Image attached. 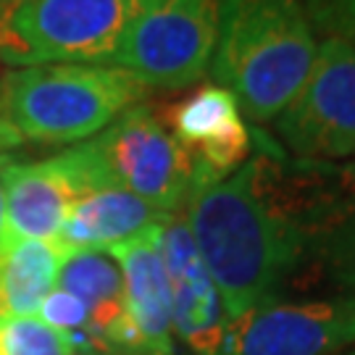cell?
Instances as JSON below:
<instances>
[{
	"mask_svg": "<svg viewBox=\"0 0 355 355\" xmlns=\"http://www.w3.org/2000/svg\"><path fill=\"white\" fill-rule=\"evenodd\" d=\"M184 218L229 324L316 287L313 245L284 198L271 153L190 195Z\"/></svg>",
	"mask_w": 355,
	"mask_h": 355,
	"instance_id": "1",
	"label": "cell"
},
{
	"mask_svg": "<svg viewBox=\"0 0 355 355\" xmlns=\"http://www.w3.org/2000/svg\"><path fill=\"white\" fill-rule=\"evenodd\" d=\"M313 24L297 0H218L211 76L242 119L271 124L295 101L316 58Z\"/></svg>",
	"mask_w": 355,
	"mask_h": 355,
	"instance_id": "2",
	"label": "cell"
},
{
	"mask_svg": "<svg viewBox=\"0 0 355 355\" xmlns=\"http://www.w3.org/2000/svg\"><path fill=\"white\" fill-rule=\"evenodd\" d=\"M145 95V85L114 66H26L0 85V121L19 140L79 145L111 127Z\"/></svg>",
	"mask_w": 355,
	"mask_h": 355,
	"instance_id": "3",
	"label": "cell"
},
{
	"mask_svg": "<svg viewBox=\"0 0 355 355\" xmlns=\"http://www.w3.org/2000/svg\"><path fill=\"white\" fill-rule=\"evenodd\" d=\"M142 0H13L0 58L13 66L101 64L114 55Z\"/></svg>",
	"mask_w": 355,
	"mask_h": 355,
	"instance_id": "4",
	"label": "cell"
},
{
	"mask_svg": "<svg viewBox=\"0 0 355 355\" xmlns=\"http://www.w3.org/2000/svg\"><path fill=\"white\" fill-rule=\"evenodd\" d=\"M85 150L101 190H127L168 216L190 200V153L148 103L132 105L111 127L85 140Z\"/></svg>",
	"mask_w": 355,
	"mask_h": 355,
	"instance_id": "5",
	"label": "cell"
},
{
	"mask_svg": "<svg viewBox=\"0 0 355 355\" xmlns=\"http://www.w3.org/2000/svg\"><path fill=\"white\" fill-rule=\"evenodd\" d=\"M216 35L218 0H142L105 66L148 89H184L208 74Z\"/></svg>",
	"mask_w": 355,
	"mask_h": 355,
	"instance_id": "6",
	"label": "cell"
},
{
	"mask_svg": "<svg viewBox=\"0 0 355 355\" xmlns=\"http://www.w3.org/2000/svg\"><path fill=\"white\" fill-rule=\"evenodd\" d=\"M274 129L297 161L355 158V42L327 37L318 45L311 74Z\"/></svg>",
	"mask_w": 355,
	"mask_h": 355,
	"instance_id": "7",
	"label": "cell"
},
{
	"mask_svg": "<svg viewBox=\"0 0 355 355\" xmlns=\"http://www.w3.org/2000/svg\"><path fill=\"white\" fill-rule=\"evenodd\" d=\"M355 347V292L284 300L232 321L218 355H343Z\"/></svg>",
	"mask_w": 355,
	"mask_h": 355,
	"instance_id": "8",
	"label": "cell"
},
{
	"mask_svg": "<svg viewBox=\"0 0 355 355\" xmlns=\"http://www.w3.org/2000/svg\"><path fill=\"white\" fill-rule=\"evenodd\" d=\"M166 127L190 153V195L218 184L250 161L253 135L229 89L205 85L166 108Z\"/></svg>",
	"mask_w": 355,
	"mask_h": 355,
	"instance_id": "9",
	"label": "cell"
},
{
	"mask_svg": "<svg viewBox=\"0 0 355 355\" xmlns=\"http://www.w3.org/2000/svg\"><path fill=\"white\" fill-rule=\"evenodd\" d=\"M153 234L171 287L174 337H179L192 355H218L229 318L214 277L192 240L187 218L182 214L168 216Z\"/></svg>",
	"mask_w": 355,
	"mask_h": 355,
	"instance_id": "10",
	"label": "cell"
},
{
	"mask_svg": "<svg viewBox=\"0 0 355 355\" xmlns=\"http://www.w3.org/2000/svg\"><path fill=\"white\" fill-rule=\"evenodd\" d=\"M3 187L11 240L55 242L82 198L58 155L37 164H19L11 158L3 168Z\"/></svg>",
	"mask_w": 355,
	"mask_h": 355,
	"instance_id": "11",
	"label": "cell"
},
{
	"mask_svg": "<svg viewBox=\"0 0 355 355\" xmlns=\"http://www.w3.org/2000/svg\"><path fill=\"white\" fill-rule=\"evenodd\" d=\"M153 232L155 229L124 245H116L108 253L121 268L129 318L140 331L148 355H177L171 287Z\"/></svg>",
	"mask_w": 355,
	"mask_h": 355,
	"instance_id": "12",
	"label": "cell"
},
{
	"mask_svg": "<svg viewBox=\"0 0 355 355\" xmlns=\"http://www.w3.org/2000/svg\"><path fill=\"white\" fill-rule=\"evenodd\" d=\"M174 216V214H171ZM168 214L155 211L137 195L105 187L79 198L55 245L61 250H111L116 245L148 234Z\"/></svg>",
	"mask_w": 355,
	"mask_h": 355,
	"instance_id": "13",
	"label": "cell"
},
{
	"mask_svg": "<svg viewBox=\"0 0 355 355\" xmlns=\"http://www.w3.org/2000/svg\"><path fill=\"white\" fill-rule=\"evenodd\" d=\"M58 290L79 297L89 313L87 334L98 355H105V340L129 318L124 277L108 250H66L58 268Z\"/></svg>",
	"mask_w": 355,
	"mask_h": 355,
	"instance_id": "14",
	"label": "cell"
},
{
	"mask_svg": "<svg viewBox=\"0 0 355 355\" xmlns=\"http://www.w3.org/2000/svg\"><path fill=\"white\" fill-rule=\"evenodd\" d=\"M61 258L55 242L13 240L0 255V318L35 316L55 287Z\"/></svg>",
	"mask_w": 355,
	"mask_h": 355,
	"instance_id": "15",
	"label": "cell"
},
{
	"mask_svg": "<svg viewBox=\"0 0 355 355\" xmlns=\"http://www.w3.org/2000/svg\"><path fill=\"white\" fill-rule=\"evenodd\" d=\"M0 355H79L71 334L40 316L0 318Z\"/></svg>",
	"mask_w": 355,
	"mask_h": 355,
	"instance_id": "16",
	"label": "cell"
},
{
	"mask_svg": "<svg viewBox=\"0 0 355 355\" xmlns=\"http://www.w3.org/2000/svg\"><path fill=\"white\" fill-rule=\"evenodd\" d=\"M313 29L355 42V0H297Z\"/></svg>",
	"mask_w": 355,
	"mask_h": 355,
	"instance_id": "17",
	"label": "cell"
},
{
	"mask_svg": "<svg viewBox=\"0 0 355 355\" xmlns=\"http://www.w3.org/2000/svg\"><path fill=\"white\" fill-rule=\"evenodd\" d=\"M37 313L45 324H51L53 329L66 331V334L87 331L89 327V313L87 308H85V303L66 290H53L42 300Z\"/></svg>",
	"mask_w": 355,
	"mask_h": 355,
	"instance_id": "18",
	"label": "cell"
},
{
	"mask_svg": "<svg viewBox=\"0 0 355 355\" xmlns=\"http://www.w3.org/2000/svg\"><path fill=\"white\" fill-rule=\"evenodd\" d=\"M16 142H21L16 135H13L11 129L6 127L3 121H0V255L6 253L8 248H11V232H8V216H6V187H3V168L6 164L11 161V150Z\"/></svg>",
	"mask_w": 355,
	"mask_h": 355,
	"instance_id": "19",
	"label": "cell"
},
{
	"mask_svg": "<svg viewBox=\"0 0 355 355\" xmlns=\"http://www.w3.org/2000/svg\"><path fill=\"white\" fill-rule=\"evenodd\" d=\"M13 0H0V6H3V8H6V11H8V6H11Z\"/></svg>",
	"mask_w": 355,
	"mask_h": 355,
	"instance_id": "20",
	"label": "cell"
},
{
	"mask_svg": "<svg viewBox=\"0 0 355 355\" xmlns=\"http://www.w3.org/2000/svg\"><path fill=\"white\" fill-rule=\"evenodd\" d=\"M343 355H355V347H350V350H345Z\"/></svg>",
	"mask_w": 355,
	"mask_h": 355,
	"instance_id": "21",
	"label": "cell"
},
{
	"mask_svg": "<svg viewBox=\"0 0 355 355\" xmlns=\"http://www.w3.org/2000/svg\"><path fill=\"white\" fill-rule=\"evenodd\" d=\"M350 171H353V179H355V161L350 164Z\"/></svg>",
	"mask_w": 355,
	"mask_h": 355,
	"instance_id": "22",
	"label": "cell"
}]
</instances>
